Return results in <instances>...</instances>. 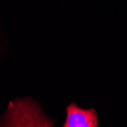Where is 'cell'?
<instances>
[{
  "label": "cell",
  "instance_id": "cell-1",
  "mask_svg": "<svg viewBox=\"0 0 127 127\" xmlns=\"http://www.w3.org/2000/svg\"><path fill=\"white\" fill-rule=\"evenodd\" d=\"M53 124L43 115L37 103L24 99L10 103L0 126H52Z\"/></svg>",
  "mask_w": 127,
  "mask_h": 127
},
{
  "label": "cell",
  "instance_id": "cell-2",
  "mask_svg": "<svg viewBox=\"0 0 127 127\" xmlns=\"http://www.w3.org/2000/svg\"><path fill=\"white\" fill-rule=\"evenodd\" d=\"M66 117L63 127H97V114L95 109H83L74 102L65 107Z\"/></svg>",
  "mask_w": 127,
  "mask_h": 127
}]
</instances>
